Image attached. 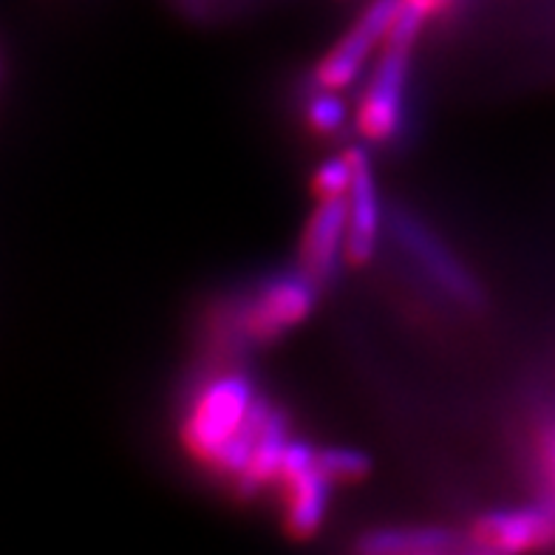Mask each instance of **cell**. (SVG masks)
I'll return each instance as SVG.
<instances>
[{"label":"cell","instance_id":"6da1fadb","mask_svg":"<svg viewBox=\"0 0 555 555\" xmlns=\"http://www.w3.org/2000/svg\"><path fill=\"white\" fill-rule=\"evenodd\" d=\"M425 17L402 3L395 26L383 40V54L374 66L358 105V128L369 142H391L405 117V80H409L411 49H414Z\"/></svg>","mask_w":555,"mask_h":555},{"label":"cell","instance_id":"7a4b0ae2","mask_svg":"<svg viewBox=\"0 0 555 555\" xmlns=\"http://www.w3.org/2000/svg\"><path fill=\"white\" fill-rule=\"evenodd\" d=\"M256 400V386L247 374H216L205 383L182 425L184 448L198 465L216 468L224 448L242 434Z\"/></svg>","mask_w":555,"mask_h":555},{"label":"cell","instance_id":"3957f363","mask_svg":"<svg viewBox=\"0 0 555 555\" xmlns=\"http://www.w3.org/2000/svg\"><path fill=\"white\" fill-rule=\"evenodd\" d=\"M318 286L321 281L309 275L304 267L272 275L247 300L238 330L249 344H272L278 337H284L314 312Z\"/></svg>","mask_w":555,"mask_h":555},{"label":"cell","instance_id":"277c9868","mask_svg":"<svg viewBox=\"0 0 555 555\" xmlns=\"http://www.w3.org/2000/svg\"><path fill=\"white\" fill-rule=\"evenodd\" d=\"M278 485L284 493V527L293 539H312L330 511L332 482L318 468V448L307 439H289Z\"/></svg>","mask_w":555,"mask_h":555},{"label":"cell","instance_id":"5b68a950","mask_svg":"<svg viewBox=\"0 0 555 555\" xmlns=\"http://www.w3.org/2000/svg\"><path fill=\"white\" fill-rule=\"evenodd\" d=\"M400 7L402 0H372L363 9V15L351 23V29L323 54V60L314 68V86L344 91L358 80L365 60L372 57L374 49L386 40V35L395 26Z\"/></svg>","mask_w":555,"mask_h":555},{"label":"cell","instance_id":"8992f818","mask_svg":"<svg viewBox=\"0 0 555 555\" xmlns=\"http://www.w3.org/2000/svg\"><path fill=\"white\" fill-rule=\"evenodd\" d=\"M395 235L397 242L402 244V249L414 258L416 267L431 278L434 286H439L448 298H453L456 304L468 309L482 307V289L474 281V275L453 258L451 249L439 242L431 230H425L411 216H397Z\"/></svg>","mask_w":555,"mask_h":555},{"label":"cell","instance_id":"52a82bcc","mask_svg":"<svg viewBox=\"0 0 555 555\" xmlns=\"http://www.w3.org/2000/svg\"><path fill=\"white\" fill-rule=\"evenodd\" d=\"M470 539L485 553H527L550 547L555 544V502L485 513L470 527Z\"/></svg>","mask_w":555,"mask_h":555},{"label":"cell","instance_id":"ba28073f","mask_svg":"<svg viewBox=\"0 0 555 555\" xmlns=\"http://www.w3.org/2000/svg\"><path fill=\"white\" fill-rule=\"evenodd\" d=\"M351 162V188H349V230H346V261L363 267L374 258L377 238H380V198L374 188L372 162L363 147L346 151Z\"/></svg>","mask_w":555,"mask_h":555},{"label":"cell","instance_id":"9c48e42d","mask_svg":"<svg viewBox=\"0 0 555 555\" xmlns=\"http://www.w3.org/2000/svg\"><path fill=\"white\" fill-rule=\"evenodd\" d=\"M346 196L321 198L300 238V267L321 284L335 275L340 256H346V230H349Z\"/></svg>","mask_w":555,"mask_h":555},{"label":"cell","instance_id":"30bf717a","mask_svg":"<svg viewBox=\"0 0 555 555\" xmlns=\"http://www.w3.org/2000/svg\"><path fill=\"white\" fill-rule=\"evenodd\" d=\"M289 420L281 409L272 411L270 423L263 425L261 437H258V446L249 456L247 468L242 470V476L235 479V490L242 499H253L256 493H261L267 485L278 482V474H281V462H284L286 446H289Z\"/></svg>","mask_w":555,"mask_h":555},{"label":"cell","instance_id":"8fae6325","mask_svg":"<svg viewBox=\"0 0 555 555\" xmlns=\"http://www.w3.org/2000/svg\"><path fill=\"white\" fill-rule=\"evenodd\" d=\"M460 544L456 533L448 527L431 525H405V527H380L358 541V550L369 555H428L448 553Z\"/></svg>","mask_w":555,"mask_h":555},{"label":"cell","instance_id":"7c38bea8","mask_svg":"<svg viewBox=\"0 0 555 555\" xmlns=\"http://www.w3.org/2000/svg\"><path fill=\"white\" fill-rule=\"evenodd\" d=\"M318 468L332 485H358L372 474V460L351 448H321Z\"/></svg>","mask_w":555,"mask_h":555},{"label":"cell","instance_id":"4fadbf2b","mask_svg":"<svg viewBox=\"0 0 555 555\" xmlns=\"http://www.w3.org/2000/svg\"><path fill=\"white\" fill-rule=\"evenodd\" d=\"M307 125L318 137H335L346 125V103L337 91L318 88V94L307 100Z\"/></svg>","mask_w":555,"mask_h":555},{"label":"cell","instance_id":"5bb4252c","mask_svg":"<svg viewBox=\"0 0 555 555\" xmlns=\"http://www.w3.org/2000/svg\"><path fill=\"white\" fill-rule=\"evenodd\" d=\"M351 188V162L349 156H335V159H326L321 168L314 170L312 191L318 198H335L346 196Z\"/></svg>","mask_w":555,"mask_h":555},{"label":"cell","instance_id":"9a60e30c","mask_svg":"<svg viewBox=\"0 0 555 555\" xmlns=\"http://www.w3.org/2000/svg\"><path fill=\"white\" fill-rule=\"evenodd\" d=\"M402 3L414 9V12H420L425 21H428V17L446 15L448 9L453 7V0H402Z\"/></svg>","mask_w":555,"mask_h":555}]
</instances>
